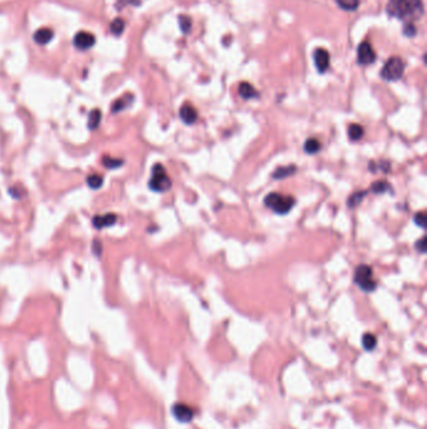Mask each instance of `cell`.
Returning <instances> with one entry per match:
<instances>
[{
  "label": "cell",
  "mask_w": 427,
  "mask_h": 429,
  "mask_svg": "<svg viewBox=\"0 0 427 429\" xmlns=\"http://www.w3.org/2000/svg\"><path fill=\"white\" fill-rule=\"evenodd\" d=\"M172 181L166 168L161 163H155L152 168V177L149 180V188L154 192H166L171 188Z\"/></svg>",
  "instance_id": "obj_3"
},
{
  "label": "cell",
  "mask_w": 427,
  "mask_h": 429,
  "mask_svg": "<svg viewBox=\"0 0 427 429\" xmlns=\"http://www.w3.org/2000/svg\"><path fill=\"white\" fill-rule=\"evenodd\" d=\"M296 171H297V167H296L295 165L282 166V167L276 168L275 171H273L272 177L276 180H283V179H286V177H289V176H292V174H295Z\"/></svg>",
  "instance_id": "obj_15"
},
{
  "label": "cell",
  "mask_w": 427,
  "mask_h": 429,
  "mask_svg": "<svg viewBox=\"0 0 427 429\" xmlns=\"http://www.w3.org/2000/svg\"><path fill=\"white\" fill-rule=\"evenodd\" d=\"M100 119H102V112L99 109H93L88 117V127L90 130H95L99 125Z\"/></svg>",
  "instance_id": "obj_19"
},
{
  "label": "cell",
  "mask_w": 427,
  "mask_h": 429,
  "mask_svg": "<svg viewBox=\"0 0 427 429\" xmlns=\"http://www.w3.org/2000/svg\"><path fill=\"white\" fill-rule=\"evenodd\" d=\"M54 37V32L50 28H42L39 31L35 32L34 40L38 44H46L50 42Z\"/></svg>",
  "instance_id": "obj_14"
},
{
  "label": "cell",
  "mask_w": 427,
  "mask_h": 429,
  "mask_svg": "<svg viewBox=\"0 0 427 429\" xmlns=\"http://www.w3.org/2000/svg\"><path fill=\"white\" fill-rule=\"evenodd\" d=\"M179 26L183 33H190L192 28V20L190 16L180 15L179 16Z\"/></svg>",
  "instance_id": "obj_26"
},
{
  "label": "cell",
  "mask_w": 427,
  "mask_h": 429,
  "mask_svg": "<svg viewBox=\"0 0 427 429\" xmlns=\"http://www.w3.org/2000/svg\"><path fill=\"white\" fill-rule=\"evenodd\" d=\"M264 206L277 215H286L293 209L296 199L293 196H283L278 192H271L264 197Z\"/></svg>",
  "instance_id": "obj_2"
},
{
  "label": "cell",
  "mask_w": 427,
  "mask_h": 429,
  "mask_svg": "<svg viewBox=\"0 0 427 429\" xmlns=\"http://www.w3.org/2000/svg\"><path fill=\"white\" fill-rule=\"evenodd\" d=\"M124 28H125V23L122 18L114 19V20L111 23V32L113 33L116 37H119V35L124 32Z\"/></svg>",
  "instance_id": "obj_21"
},
{
  "label": "cell",
  "mask_w": 427,
  "mask_h": 429,
  "mask_svg": "<svg viewBox=\"0 0 427 429\" xmlns=\"http://www.w3.org/2000/svg\"><path fill=\"white\" fill-rule=\"evenodd\" d=\"M238 93L243 99H252V98H257L259 95L258 91L252 86L248 82H242L238 87Z\"/></svg>",
  "instance_id": "obj_12"
},
{
  "label": "cell",
  "mask_w": 427,
  "mask_h": 429,
  "mask_svg": "<svg viewBox=\"0 0 427 429\" xmlns=\"http://www.w3.org/2000/svg\"><path fill=\"white\" fill-rule=\"evenodd\" d=\"M133 98V94H130V93H127V94H124L123 97L118 98V99L112 105V112H113V113H118L120 111H124L125 108H128L132 105Z\"/></svg>",
  "instance_id": "obj_13"
},
{
  "label": "cell",
  "mask_w": 427,
  "mask_h": 429,
  "mask_svg": "<svg viewBox=\"0 0 427 429\" xmlns=\"http://www.w3.org/2000/svg\"><path fill=\"white\" fill-rule=\"evenodd\" d=\"M415 247H416V250L420 251L421 254H425L426 253V237H421V239L415 244Z\"/></svg>",
  "instance_id": "obj_28"
},
{
  "label": "cell",
  "mask_w": 427,
  "mask_h": 429,
  "mask_svg": "<svg viewBox=\"0 0 427 429\" xmlns=\"http://www.w3.org/2000/svg\"><path fill=\"white\" fill-rule=\"evenodd\" d=\"M376 61V53H375L373 48H372L371 43L368 40L361 43L357 49V62L361 65H368L372 64Z\"/></svg>",
  "instance_id": "obj_6"
},
{
  "label": "cell",
  "mask_w": 427,
  "mask_h": 429,
  "mask_svg": "<svg viewBox=\"0 0 427 429\" xmlns=\"http://www.w3.org/2000/svg\"><path fill=\"white\" fill-rule=\"evenodd\" d=\"M179 117L185 124H193L198 118V113L191 103H184L179 109Z\"/></svg>",
  "instance_id": "obj_10"
},
{
  "label": "cell",
  "mask_w": 427,
  "mask_h": 429,
  "mask_svg": "<svg viewBox=\"0 0 427 429\" xmlns=\"http://www.w3.org/2000/svg\"><path fill=\"white\" fill-rule=\"evenodd\" d=\"M94 43L95 37L88 32H79L74 37V45L78 49H81V51H87V49L92 48Z\"/></svg>",
  "instance_id": "obj_8"
},
{
  "label": "cell",
  "mask_w": 427,
  "mask_h": 429,
  "mask_svg": "<svg viewBox=\"0 0 427 429\" xmlns=\"http://www.w3.org/2000/svg\"><path fill=\"white\" fill-rule=\"evenodd\" d=\"M355 284L360 289H362L363 291L371 292L376 289L377 283L373 279V271H372V267L368 266V265L362 264L360 266L356 267L355 270V276H354Z\"/></svg>",
  "instance_id": "obj_4"
},
{
  "label": "cell",
  "mask_w": 427,
  "mask_h": 429,
  "mask_svg": "<svg viewBox=\"0 0 427 429\" xmlns=\"http://www.w3.org/2000/svg\"><path fill=\"white\" fill-rule=\"evenodd\" d=\"M390 188V184L387 181H377L373 182L371 186V191L375 193H385Z\"/></svg>",
  "instance_id": "obj_23"
},
{
  "label": "cell",
  "mask_w": 427,
  "mask_h": 429,
  "mask_svg": "<svg viewBox=\"0 0 427 429\" xmlns=\"http://www.w3.org/2000/svg\"><path fill=\"white\" fill-rule=\"evenodd\" d=\"M405 67H406V63L404 62V59L399 57H392L382 67L381 77L388 82L398 81L404 75Z\"/></svg>",
  "instance_id": "obj_5"
},
{
  "label": "cell",
  "mask_w": 427,
  "mask_h": 429,
  "mask_svg": "<svg viewBox=\"0 0 427 429\" xmlns=\"http://www.w3.org/2000/svg\"><path fill=\"white\" fill-rule=\"evenodd\" d=\"M413 221H415V223L418 226V228L425 229L426 228V215H425V212H417V214L415 215V217H413Z\"/></svg>",
  "instance_id": "obj_27"
},
{
  "label": "cell",
  "mask_w": 427,
  "mask_h": 429,
  "mask_svg": "<svg viewBox=\"0 0 427 429\" xmlns=\"http://www.w3.org/2000/svg\"><path fill=\"white\" fill-rule=\"evenodd\" d=\"M103 163L106 168H117V167H120V166L123 165V161L105 156V157L103 158Z\"/></svg>",
  "instance_id": "obj_25"
},
{
  "label": "cell",
  "mask_w": 427,
  "mask_h": 429,
  "mask_svg": "<svg viewBox=\"0 0 427 429\" xmlns=\"http://www.w3.org/2000/svg\"><path fill=\"white\" fill-rule=\"evenodd\" d=\"M366 193H367V191H360V192H355L354 195H352L351 197L349 198V206L350 207L357 206V205L360 204L361 201H362L363 197H365Z\"/></svg>",
  "instance_id": "obj_24"
},
{
  "label": "cell",
  "mask_w": 427,
  "mask_h": 429,
  "mask_svg": "<svg viewBox=\"0 0 427 429\" xmlns=\"http://www.w3.org/2000/svg\"><path fill=\"white\" fill-rule=\"evenodd\" d=\"M173 415L177 418L178 420H179V422L188 423L193 419L194 413L190 407H187L185 404L178 403L173 407Z\"/></svg>",
  "instance_id": "obj_9"
},
{
  "label": "cell",
  "mask_w": 427,
  "mask_h": 429,
  "mask_svg": "<svg viewBox=\"0 0 427 429\" xmlns=\"http://www.w3.org/2000/svg\"><path fill=\"white\" fill-rule=\"evenodd\" d=\"M337 5L346 12H355L360 7V0H336Z\"/></svg>",
  "instance_id": "obj_18"
},
{
  "label": "cell",
  "mask_w": 427,
  "mask_h": 429,
  "mask_svg": "<svg viewBox=\"0 0 427 429\" xmlns=\"http://www.w3.org/2000/svg\"><path fill=\"white\" fill-rule=\"evenodd\" d=\"M314 65L319 73L327 72L330 68V53L324 48H318L313 53Z\"/></svg>",
  "instance_id": "obj_7"
},
{
  "label": "cell",
  "mask_w": 427,
  "mask_h": 429,
  "mask_svg": "<svg viewBox=\"0 0 427 429\" xmlns=\"http://www.w3.org/2000/svg\"><path fill=\"white\" fill-rule=\"evenodd\" d=\"M303 149H305V152H307L308 155L317 154V152H319V149H321V142H319L317 138H313V137L308 138L307 141L305 142Z\"/></svg>",
  "instance_id": "obj_17"
},
{
  "label": "cell",
  "mask_w": 427,
  "mask_h": 429,
  "mask_svg": "<svg viewBox=\"0 0 427 429\" xmlns=\"http://www.w3.org/2000/svg\"><path fill=\"white\" fill-rule=\"evenodd\" d=\"M365 135V130L361 124L358 123H352V124L349 125V137L351 141H358L361 139Z\"/></svg>",
  "instance_id": "obj_16"
},
{
  "label": "cell",
  "mask_w": 427,
  "mask_h": 429,
  "mask_svg": "<svg viewBox=\"0 0 427 429\" xmlns=\"http://www.w3.org/2000/svg\"><path fill=\"white\" fill-rule=\"evenodd\" d=\"M117 215L116 214H105V215H99L95 216L93 218V226L95 229H104L109 228V226H113L114 223L117 222Z\"/></svg>",
  "instance_id": "obj_11"
},
{
  "label": "cell",
  "mask_w": 427,
  "mask_h": 429,
  "mask_svg": "<svg viewBox=\"0 0 427 429\" xmlns=\"http://www.w3.org/2000/svg\"><path fill=\"white\" fill-rule=\"evenodd\" d=\"M362 345L366 350H373L377 345V339L371 333H366L362 337Z\"/></svg>",
  "instance_id": "obj_20"
},
{
  "label": "cell",
  "mask_w": 427,
  "mask_h": 429,
  "mask_svg": "<svg viewBox=\"0 0 427 429\" xmlns=\"http://www.w3.org/2000/svg\"><path fill=\"white\" fill-rule=\"evenodd\" d=\"M87 184L90 188H94V190H97V188L102 187L103 185V176H100L99 173H93V174H89L88 179H87Z\"/></svg>",
  "instance_id": "obj_22"
},
{
  "label": "cell",
  "mask_w": 427,
  "mask_h": 429,
  "mask_svg": "<svg viewBox=\"0 0 427 429\" xmlns=\"http://www.w3.org/2000/svg\"><path fill=\"white\" fill-rule=\"evenodd\" d=\"M386 12L392 18L412 23L423 15L425 9L422 0H390L386 5Z\"/></svg>",
  "instance_id": "obj_1"
},
{
  "label": "cell",
  "mask_w": 427,
  "mask_h": 429,
  "mask_svg": "<svg viewBox=\"0 0 427 429\" xmlns=\"http://www.w3.org/2000/svg\"><path fill=\"white\" fill-rule=\"evenodd\" d=\"M405 35H407V37H415L416 35V28L415 26H413L412 23H407L406 26H405Z\"/></svg>",
  "instance_id": "obj_29"
}]
</instances>
